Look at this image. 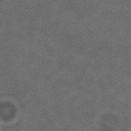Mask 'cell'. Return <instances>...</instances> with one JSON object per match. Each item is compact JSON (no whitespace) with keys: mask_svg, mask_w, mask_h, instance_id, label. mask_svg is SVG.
Instances as JSON below:
<instances>
[]
</instances>
